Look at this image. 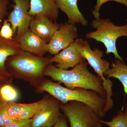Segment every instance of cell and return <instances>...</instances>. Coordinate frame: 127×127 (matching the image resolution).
<instances>
[{"mask_svg": "<svg viewBox=\"0 0 127 127\" xmlns=\"http://www.w3.org/2000/svg\"><path fill=\"white\" fill-rule=\"evenodd\" d=\"M6 63L18 74L33 78L42 76L46 67L51 64L50 59L23 51L9 57Z\"/></svg>", "mask_w": 127, "mask_h": 127, "instance_id": "4", "label": "cell"}, {"mask_svg": "<svg viewBox=\"0 0 127 127\" xmlns=\"http://www.w3.org/2000/svg\"><path fill=\"white\" fill-rule=\"evenodd\" d=\"M83 41L82 39L75 40L70 46L50 58L51 63H55V66L60 69L67 70L86 61L79 51Z\"/></svg>", "mask_w": 127, "mask_h": 127, "instance_id": "10", "label": "cell"}, {"mask_svg": "<svg viewBox=\"0 0 127 127\" xmlns=\"http://www.w3.org/2000/svg\"><path fill=\"white\" fill-rule=\"evenodd\" d=\"M92 26L96 30L87 33L86 37L102 42L106 49V54L112 53L115 59L123 62V59L118 52L116 41L119 37H127V20L126 25L119 26L114 25L108 19L100 18L94 20Z\"/></svg>", "mask_w": 127, "mask_h": 127, "instance_id": "3", "label": "cell"}, {"mask_svg": "<svg viewBox=\"0 0 127 127\" xmlns=\"http://www.w3.org/2000/svg\"><path fill=\"white\" fill-rule=\"evenodd\" d=\"M7 103L5 102L0 103V127L16 122L12 119L7 114L6 111Z\"/></svg>", "mask_w": 127, "mask_h": 127, "instance_id": "20", "label": "cell"}, {"mask_svg": "<svg viewBox=\"0 0 127 127\" xmlns=\"http://www.w3.org/2000/svg\"><path fill=\"white\" fill-rule=\"evenodd\" d=\"M109 1H114L124 5L127 7V0H96L95 9L93 11L92 14L96 20L100 18V10L103 5Z\"/></svg>", "mask_w": 127, "mask_h": 127, "instance_id": "22", "label": "cell"}, {"mask_svg": "<svg viewBox=\"0 0 127 127\" xmlns=\"http://www.w3.org/2000/svg\"><path fill=\"white\" fill-rule=\"evenodd\" d=\"M29 14L34 17L39 15L45 16L56 22L58 18L59 9L56 0H30Z\"/></svg>", "mask_w": 127, "mask_h": 127, "instance_id": "14", "label": "cell"}, {"mask_svg": "<svg viewBox=\"0 0 127 127\" xmlns=\"http://www.w3.org/2000/svg\"><path fill=\"white\" fill-rule=\"evenodd\" d=\"M42 100L32 118V127H53L61 116V104L56 98Z\"/></svg>", "mask_w": 127, "mask_h": 127, "instance_id": "7", "label": "cell"}, {"mask_svg": "<svg viewBox=\"0 0 127 127\" xmlns=\"http://www.w3.org/2000/svg\"><path fill=\"white\" fill-rule=\"evenodd\" d=\"M32 119L24 121H17L2 127H32Z\"/></svg>", "mask_w": 127, "mask_h": 127, "instance_id": "24", "label": "cell"}, {"mask_svg": "<svg viewBox=\"0 0 127 127\" xmlns=\"http://www.w3.org/2000/svg\"><path fill=\"white\" fill-rule=\"evenodd\" d=\"M79 51L84 59L86 60L97 74V76L102 79L107 98H111L113 96V83L108 78H106L104 76L105 73L110 68L111 64L109 62L102 59V51L98 48L92 50L89 43L86 40L83 41L79 47Z\"/></svg>", "mask_w": 127, "mask_h": 127, "instance_id": "6", "label": "cell"}, {"mask_svg": "<svg viewBox=\"0 0 127 127\" xmlns=\"http://www.w3.org/2000/svg\"><path fill=\"white\" fill-rule=\"evenodd\" d=\"M56 1L58 9L67 16L68 23L73 25L77 23L84 26L87 25V21L78 6V0H56Z\"/></svg>", "mask_w": 127, "mask_h": 127, "instance_id": "15", "label": "cell"}, {"mask_svg": "<svg viewBox=\"0 0 127 127\" xmlns=\"http://www.w3.org/2000/svg\"></svg>", "mask_w": 127, "mask_h": 127, "instance_id": "28", "label": "cell"}, {"mask_svg": "<svg viewBox=\"0 0 127 127\" xmlns=\"http://www.w3.org/2000/svg\"><path fill=\"white\" fill-rule=\"evenodd\" d=\"M61 108L67 118L70 127H103L100 121L101 119L85 103L72 101L62 103Z\"/></svg>", "mask_w": 127, "mask_h": 127, "instance_id": "5", "label": "cell"}, {"mask_svg": "<svg viewBox=\"0 0 127 127\" xmlns=\"http://www.w3.org/2000/svg\"><path fill=\"white\" fill-rule=\"evenodd\" d=\"M0 95L4 102H13L17 99L18 94L17 91L10 85L3 86L0 89Z\"/></svg>", "mask_w": 127, "mask_h": 127, "instance_id": "19", "label": "cell"}, {"mask_svg": "<svg viewBox=\"0 0 127 127\" xmlns=\"http://www.w3.org/2000/svg\"><path fill=\"white\" fill-rule=\"evenodd\" d=\"M2 79H3V77H2V75L0 74V80H2Z\"/></svg>", "mask_w": 127, "mask_h": 127, "instance_id": "27", "label": "cell"}, {"mask_svg": "<svg viewBox=\"0 0 127 127\" xmlns=\"http://www.w3.org/2000/svg\"><path fill=\"white\" fill-rule=\"evenodd\" d=\"M42 101L28 104L7 103V114L12 119L16 122L31 119L36 112Z\"/></svg>", "mask_w": 127, "mask_h": 127, "instance_id": "13", "label": "cell"}, {"mask_svg": "<svg viewBox=\"0 0 127 127\" xmlns=\"http://www.w3.org/2000/svg\"><path fill=\"white\" fill-rule=\"evenodd\" d=\"M53 127H68V126L65 119L61 116L59 120Z\"/></svg>", "mask_w": 127, "mask_h": 127, "instance_id": "25", "label": "cell"}, {"mask_svg": "<svg viewBox=\"0 0 127 127\" xmlns=\"http://www.w3.org/2000/svg\"><path fill=\"white\" fill-rule=\"evenodd\" d=\"M40 89L41 91L48 93L62 103L72 101L80 102L92 108L101 119L105 116L104 109L106 98L95 91L82 88L71 89L49 81L43 83Z\"/></svg>", "mask_w": 127, "mask_h": 127, "instance_id": "2", "label": "cell"}, {"mask_svg": "<svg viewBox=\"0 0 127 127\" xmlns=\"http://www.w3.org/2000/svg\"><path fill=\"white\" fill-rule=\"evenodd\" d=\"M14 35L10 23L7 19H5L0 29V36L4 39L11 40L14 38Z\"/></svg>", "mask_w": 127, "mask_h": 127, "instance_id": "21", "label": "cell"}, {"mask_svg": "<svg viewBox=\"0 0 127 127\" xmlns=\"http://www.w3.org/2000/svg\"><path fill=\"white\" fill-rule=\"evenodd\" d=\"M59 26L56 22L51 20L45 16L39 15L33 17L29 29L48 43Z\"/></svg>", "mask_w": 127, "mask_h": 127, "instance_id": "12", "label": "cell"}, {"mask_svg": "<svg viewBox=\"0 0 127 127\" xmlns=\"http://www.w3.org/2000/svg\"><path fill=\"white\" fill-rule=\"evenodd\" d=\"M14 5L7 20L10 23L15 36L21 35L29 29L33 17L29 14L30 0H13Z\"/></svg>", "mask_w": 127, "mask_h": 127, "instance_id": "8", "label": "cell"}, {"mask_svg": "<svg viewBox=\"0 0 127 127\" xmlns=\"http://www.w3.org/2000/svg\"><path fill=\"white\" fill-rule=\"evenodd\" d=\"M104 76L108 78H114L118 79L123 86L125 94H127V65L123 62L118 59L112 62Z\"/></svg>", "mask_w": 127, "mask_h": 127, "instance_id": "17", "label": "cell"}, {"mask_svg": "<svg viewBox=\"0 0 127 127\" xmlns=\"http://www.w3.org/2000/svg\"><path fill=\"white\" fill-rule=\"evenodd\" d=\"M14 37L23 51L40 57H43L48 52V43L29 29Z\"/></svg>", "mask_w": 127, "mask_h": 127, "instance_id": "11", "label": "cell"}, {"mask_svg": "<svg viewBox=\"0 0 127 127\" xmlns=\"http://www.w3.org/2000/svg\"><path fill=\"white\" fill-rule=\"evenodd\" d=\"M125 109H126V111H125V113L127 115V101L126 102V104H125Z\"/></svg>", "mask_w": 127, "mask_h": 127, "instance_id": "26", "label": "cell"}, {"mask_svg": "<svg viewBox=\"0 0 127 127\" xmlns=\"http://www.w3.org/2000/svg\"><path fill=\"white\" fill-rule=\"evenodd\" d=\"M22 51L14 37L12 40H10L0 36V72L6 74L5 63L7 59Z\"/></svg>", "mask_w": 127, "mask_h": 127, "instance_id": "16", "label": "cell"}, {"mask_svg": "<svg viewBox=\"0 0 127 127\" xmlns=\"http://www.w3.org/2000/svg\"><path fill=\"white\" fill-rule=\"evenodd\" d=\"M9 0H0V28L1 27L5 17L8 15Z\"/></svg>", "mask_w": 127, "mask_h": 127, "instance_id": "23", "label": "cell"}, {"mask_svg": "<svg viewBox=\"0 0 127 127\" xmlns=\"http://www.w3.org/2000/svg\"><path fill=\"white\" fill-rule=\"evenodd\" d=\"M87 66L88 63L85 61L71 70H63L51 64L45 69L43 75L62 83L67 88H82L94 91L106 98L102 79L90 72Z\"/></svg>", "mask_w": 127, "mask_h": 127, "instance_id": "1", "label": "cell"}, {"mask_svg": "<svg viewBox=\"0 0 127 127\" xmlns=\"http://www.w3.org/2000/svg\"><path fill=\"white\" fill-rule=\"evenodd\" d=\"M100 121L108 127H127V115L122 111H118L110 121L101 119Z\"/></svg>", "mask_w": 127, "mask_h": 127, "instance_id": "18", "label": "cell"}, {"mask_svg": "<svg viewBox=\"0 0 127 127\" xmlns=\"http://www.w3.org/2000/svg\"><path fill=\"white\" fill-rule=\"evenodd\" d=\"M78 37L77 28L68 22L59 25L48 43V52L55 55L70 45Z\"/></svg>", "mask_w": 127, "mask_h": 127, "instance_id": "9", "label": "cell"}]
</instances>
